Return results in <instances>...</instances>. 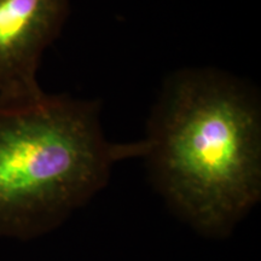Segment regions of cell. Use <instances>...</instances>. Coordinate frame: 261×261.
<instances>
[{
  "label": "cell",
  "instance_id": "1",
  "mask_svg": "<svg viewBox=\"0 0 261 261\" xmlns=\"http://www.w3.org/2000/svg\"><path fill=\"white\" fill-rule=\"evenodd\" d=\"M143 142L156 191L196 232L226 237L260 202V94L236 75L208 67L169 74Z\"/></svg>",
  "mask_w": 261,
  "mask_h": 261
},
{
  "label": "cell",
  "instance_id": "3",
  "mask_svg": "<svg viewBox=\"0 0 261 261\" xmlns=\"http://www.w3.org/2000/svg\"><path fill=\"white\" fill-rule=\"evenodd\" d=\"M70 0H0V102L44 96L38 70L69 14Z\"/></svg>",
  "mask_w": 261,
  "mask_h": 261
},
{
  "label": "cell",
  "instance_id": "2",
  "mask_svg": "<svg viewBox=\"0 0 261 261\" xmlns=\"http://www.w3.org/2000/svg\"><path fill=\"white\" fill-rule=\"evenodd\" d=\"M100 116L96 100L68 94L0 102V238L52 232L106 188L117 163L142 159L144 142H112Z\"/></svg>",
  "mask_w": 261,
  "mask_h": 261
}]
</instances>
